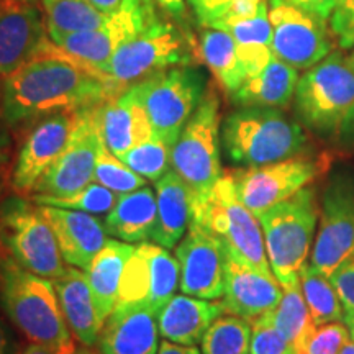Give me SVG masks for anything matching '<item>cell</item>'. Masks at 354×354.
Returning a JSON list of instances; mask_svg holds the SVG:
<instances>
[{"label":"cell","instance_id":"8992f818","mask_svg":"<svg viewBox=\"0 0 354 354\" xmlns=\"http://www.w3.org/2000/svg\"><path fill=\"white\" fill-rule=\"evenodd\" d=\"M353 105L354 68L343 53H330L299 77L294 95L295 117L300 125L322 138H338Z\"/></svg>","mask_w":354,"mask_h":354},{"label":"cell","instance_id":"f35d334b","mask_svg":"<svg viewBox=\"0 0 354 354\" xmlns=\"http://www.w3.org/2000/svg\"><path fill=\"white\" fill-rule=\"evenodd\" d=\"M251 322V354H297L289 339L279 331L268 313Z\"/></svg>","mask_w":354,"mask_h":354},{"label":"cell","instance_id":"b9f144b4","mask_svg":"<svg viewBox=\"0 0 354 354\" xmlns=\"http://www.w3.org/2000/svg\"><path fill=\"white\" fill-rule=\"evenodd\" d=\"M330 281L342 299L344 313L354 312V256L331 274Z\"/></svg>","mask_w":354,"mask_h":354},{"label":"cell","instance_id":"f546056e","mask_svg":"<svg viewBox=\"0 0 354 354\" xmlns=\"http://www.w3.org/2000/svg\"><path fill=\"white\" fill-rule=\"evenodd\" d=\"M202 63L214 74L227 94H234L246 81L234 38L225 30L205 28L198 38Z\"/></svg>","mask_w":354,"mask_h":354},{"label":"cell","instance_id":"d590c367","mask_svg":"<svg viewBox=\"0 0 354 354\" xmlns=\"http://www.w3.org/2000/svg\"><path fill=\"white\" fill-rule=\"evenodd\" d=\"M171 146L159 140L158 136L133 146L127 153H123L120 159L125 165L143 176L145 179L156 183L166 174L171 167Z\"/></svg>","mask_w":354,"mask_h":354},{"label":"cell","instance_id":"91938a15","mask_svg":"<svg viewBox=\"0 0 354 354\" xmlns=\"http://www.w3.org/2000/svg\"><path fill=\"white\" fill-rule=\"evenodd\" d=\"M26 2H37V0H26Z\"/></svg>","mask_w":354,"mask_h":354},{"label":"cell","instance_id":"836d02e7","mask_svg":"<svg viewBox=\"0 0 354 354\" xmlns=\"http://www.w3.org/2000/svg\"><path fill=\"white\" fill-rule=\"evenodd\" d=\"M202 354H251V322L221 315L212 323L201 342Z\"/></svg>","mask_w":354,"mask_h":354},{"label":"cell","instance_id":"74e56055","mask_svg":"<svg viewBox=\"0 0 354 354\" xmlns=\"http://www.w3.org/2000/svg\"><path fill=\"white\" fill-rule=\"evenodd\" d=\"M216 30L228 32L240 46H271L272 26L269 21L268 2L261 7V10L254 17L228 21V24L220 25Z\"/></svg>","mask_w":354,"mask_h":354},{"label":"cell","instance_id":"8d00e7d4","mask_svg":"<svg viewBox=\"0 0 354 354\" xmlns=\"http://www.w3.org/2000/svg\"><path fill=\"white\" fill-rule=\"evenodd\" d=\"M94 183H99L118 196H123V194L145 187L149 180L130 169L120 158L115 156L107 146L102 143L95 162Z\"/></svg>","mask_w":354,"mask_h":354},{"label":"cell","instance_id":"c3c4849f","mask_svg":"<svg viewBox=\"0 0 354 354\" xmlns=\"http://www.w3.org/2000/svg\"><path fill=\"white\" fill-rule=\"evenodd\" d=\"M338 141L343 148L346 149H354V105L349 110V113L344 118L342 130H339Z\"/></svg>","mask_w":354,"mask_h":354},{"label":"cell","instance_id":"681fc988","mask_svg":"<svg viewBox=\"0 0 354 354\" xmlns=\"http://www.w3.org/2000/svg\"><path fill=\"white\" fill-rule=\"evenodd\" d=\"M158 354H202L197 346H187V344L172 343L169 339H162L159 343Z\"/></svg>","mask_w":354,"mask_h":354},{"label":"cell","instance_id":"9a60e30c","mask_svg":"<svg viewBox=\"0 0 354 354\" xmlns=\"http://www.w3.org/2000/svg\"><path fill=\"white\" fill-rule=\"evenodd\" d=\"M179 282V263L169 250L156 243H138L123 271L117 307L141 304L158 313L174 297Z\"/></svg>","mask_w":354,"mask_h":354},{"label":"cell","instance_id":"7dc6e473","mask_svg":"<svg viewBox=\"0 0 354 354\" xmlns=\"http://www.w3.org/2000/svg\"><path fill=\"white\" fill-rule=\"evenodd\" d=\"M162 15L172 20L183 21L187 15V0H154Z\"/></svg>","mask_w":354,"mask_h":354},{"label":"cell","instance_id":"f1b7e54d","mask_svg":"<svg viewBox=\"0 0 354 354\" xmlns=\"http://www.w3.org/2000/svg\"><path fill=\"white\" fill-rule=\"evenodd\" d=\"M135 245L120 240H109L86 269V276L94 295L102 320H107L117 307L118 290L125 266Z\"/></svg>","mask_w":354,"mask_h":354},{"label":"cell","instance_id":"ee69618b","mask_svg":"<svg viewBox=\"0 0 354 354\" xmlns=\"http://www.w3.org/2000/svg\"><path fill=\"white\" fill-rule=\"evenodd\" d=\"M266 2H268V0H232L227 8V12H225V15L221 17V19L212 26V28H218L220 25L228 24V21H233V20H243V19H250V17H254Z\"/></svg>","mask_w":354,"mask_h":354},{"label":"cell","instance_id":"7bdbcfd3","mask_svg":"<svg viewBox=\"0 0 354 354\" xmlns=\"http://www.w3.org/2000/svg\"><path fill=\"white\" fill-rule=\"evenodd\" d=\"M232 0H187L194 19L202 28H212L225 15Z\"/></svg>","mask_w":354,"mask_h":354},{"label":"cell","instance_id":"ffe728a7","mask_svg":"<svg viewBox=\"0 0 354 354\" xmlns=\"http://www.w3.org/2000/svg\"><path fill=\"white\" fill-rule=\"evenodd\" d=\"M282 297V286L274 274L258 271L225 250V312L246 320L271 312Z\"/></svg>","mask_w":354,"mask_h":354},{"label":"cell","instance_id":"60d3db41","mask_svg":"<svg viewBox=\"0 0 354 354\" xmlns=\"http://www.w3.org/2000/svg\"><path fill=\"white\" fill-rule=\"evenodd\" d=\"M330 28L343 50L354 44V0H338L333 15L330 17Z\"/></svg>","mask_w":354,"mask_h":354},{"label":"cell","instance_id":"bcb514c9","mask_svg":"<svg viewBox=\"0 0 354 354\" xmlns=\"http://www.w3.org/2000/svg\"><path fill=\"white\" fill-rule=\"evenodd\" d=\"M12 161V136L10 128L0 117V187L6 180L7 171Z\"/></svg>","mask_w":354,"mask_h":354},{"label":"cell","instance_id":"d4e9b609","mask_svg":"<svg viewBox=\"0 0 354 354\" xmlns=\"http://www.w3.org/2000/svg\"><path fill=\"white\" fill-rule=\"evenodd\" d=\"M154 190L158 215L151 240L166 250H174L194 220L196 192L174 169L156 180Z\"/></svg>","mask_w":354,"mask_h":354},{"label":"cell","instance_id":"816d5d0a","mask_svg":"<svg viewBox=\"0 0 354 354\" xmlns=\"http://www.w3.org/2000/svg\"><path fill=\"white\" fill-rule=\"evenodd\" d=\"M20 354H56V353L50 348L43 346V344L32 343V344H28V346H26Z\"/></svg>","mask_w":354,"mask_h":354},{"label":"cell","instance_id":"4dcf8cb0","mask_svg":"<svg viewBox=\"0 0 354 354\" xmlns=\"http://www.w3.org/2000/svg\"><path fill=\"white\" fill-rule=\"evenodd\" d=\"M50 39L94 30L107 19L91 0H39Z\"/></svg>","mask_w":354,"mask_h":354},{"label":"cell","instance_id":"6f0895ef","mask_svg":"<svg viewBox=\"0 0 354 354\" xmlns=\"http://www.w3.org/2000/svg\"><path fill=\"white\" fill-rule=\"evenodd\" d=\"M2 97H3V77L0 76V112H2ZM2 117V115H0Z\"/></svg>","mask_w":354,"mask_h":354},{"label":"cell","instance_id":"83f0119b","mask_svg":"<svg viewBox=\"0 0 354 354\" xmlns=\"http://www.w3.org/2000/svg\"><path fill=\"white\" fill-rule=\"evenodd\" d=\"M297 82V69L274 56L259 74L243 82L232 99L238 107L286 109L294 99Z\"/></svg>","mask_w":354,"mask_h":354},{"label":"cell","instance_id":"277c9868","mask_svg":"<svg viewBox=\"0 0 354 354\" xmlns=\"http://www.w3.org/2000/svg\"><path fill=\"white\" fill-rule=\"evenodd\" d=\"M198 63H202L198 43L189 30L180 21L158 15L143 32L115 51L104 73L128 87L161 71Z\"/></svg>","mask_w":354,"mask_h":354},{"label":"cell","instance_id":"f6af8a7d","mask_svg":"<svg viewBox=\"0 0 354 354\" xmlns=\"http://www.w3.org/2000/svg\"><path fill=\"white\" fill-rule=\"evenodd\" d=\"M287 2L326 21L333 15L338 0H287Z\"/></svg>","mask_w":354,"mask_h":354},{"label":"cell","instance_id":"7402d4cb","mask_svg":"<svg viewBox=\"0 0 354 354\" xmlns=\"http://www.w3.org/2000/svg\"><path fill=\"white\" fill-rule=\"evenodd\" d=\"M102 354H158V313L141 304L115 307L102 326Z\"/></svg>","mask_w":354,"mask_h":354},{"label":"cell","instance_id":"484cf974","mask_svg":"<svg viewBox=\"0 0 354 354\" xmlns=\"http://www.w3.org/2000/svg\"><path fill=\"white\" fill-rule=\"evenodd\" d=\"M225 313L218 300L174 295L158 312L159 335L172 343L197 346L216 318Z\"/></svg>","mask_w":354,"mask_h":354},{"label":"cell","instance_id":"9c48e42d","mask_svg":"<svg viewBox=\"0 0 354 354\" xmlns=\"http://www.w3.org/2000/svg\"><path fill=\"white\" fill-rule=\"evenodd\" d=\"M128 87L148 113L154 135L172 148L201 104L207 81L197 66H177Z\"/></svg>","mask_w":354,"mask_h":354},{"label":"cell","instance_id":"7a4b0ae2","mask_svg":"<svg viewBox=\"0 0 354 354\" xmlns=\"http://www.w3.org/2000/svg\"><path fill=\"white\" fill-rule=\"evenodd\" d=\"M0 304L30 343L56 354L77 351L51 279L26 271L8 256L0 259Z\"/></svg>","mask_w":354,"mask_h":354},{"label":"cell","instance_id":"8fae6325","mask_svg":"<svg viewBox=\"0 0 354 354\" xmlns=\"http://www.w3.org/2000/svg\"><path fill=\"white\" fill-rule=\"evenodd\" d=\"M333 158L328 153L318 156H299L258 167H243L233 172V180L241 202L256 216L287 201L325 174Z\"/></svg>","mask_w":354,"mask_h":354},{"label":"cell","instance_id":"603a6c76","mask_svg":"<svg viewBox=\"0 0 354 354\" xmlns=\"http://www.w3.org/2000/svg\"><path fill=\"white\" fill-rule=\"evenodd\" d=\"M95 112L102 141L118 158L156 136L148 113L130 87L97 105Z\"/></svg>","mask_w":354,"mask_h":354},{"label":"cell","instance_id":"1f68e13d","mask_svg":"<svg viewBox=\"0 0 354 354\" xmlns=\"http://www.w3.org/2000/svg\"><path fill=\"white\" fill-rule=\"evenodd\" d=\"M274 326L294 344L297 353L307 342V338L315 330V323L310 315L300 287V279L282 286V297L276 308L268 312Z\"/></svg>","mask_w":354,"mask_h":354},{"label":"cell","instance_id":"3957f363","mask_svg":"<svg viewBox=\"0 0 354 354\" xmlns=\"http://www.w3.org/2000/svg\"><path fill=\"white\" fill-rule=\"evenodd\" d=\"M220 138L230 162L241 167L284 161L304 154L308 146L302 125L269 107L234 110L223 120Z\"/></svg>","mask_w":354,"mask_h":354},{"label":"cell","instance_id":"4fadbf2b","mask_svg":"<svg viewBox=\"0 0 354 354\" xmlns=\"http://www.w3.org/2000/svg\"><path fill=\"white\" fill-rule=\"evenodd\" d=\"M354 256V183L336 177L323 194L308 263L330 277Z\"/></svg>","mask_w":354,"mask_h":354},{"label":"cell","instance_id":"30bf717a","mask_svg":"<svg viewBox=\"0 0 354 354\" xmlns=\"http://www.w3.org/2000/svg\"><path fill=\"white\" fill-rule=\"evenodd\" d=\"M220 100L207 88L171 149V167L203 198L223 176L220 162Z\"/></svg>","mask_w":354,"mask_h":354},{"label":"cell","instance_id":"ac0fdd59","mask_svg":"<svg viewBox=\"0 0 354 354\" xmlns=\"http://www.w3.org/2000/svg\"><path fill=\"white\" fill-rule=\"evenodd\" d=\"M174 253L180 268L183 294L207 300L223 297L225 248L218 238L192 220Z\"/></svg>","mask_w":354,"mask_h":354},{"label":"cell","instance_id":"5b68a950","mask_svg":"<svg viewBox=\"0 0 354 354\" xmlns=\"http://www.w3.org/2000/svg\"><path fill=\"white\" fill-rule=\"evenodd\" d=\"M315 190L304 187L295 196L277 203L258 216L264 234L266 254L279 284L299 279L300 268L307 263L318 228Z\"/></svg>","mask_w":354,"mask_h":354},{"label":"cell","instance_id":"2e32d148","mask_svg":"<svg viewBox=\"0 0 354 354\" xmlns=\"http://www.w3.org/2000/svg\"><path fill=\"white\" fill-rule=\"evenodd\" d=\"M81 110H63L28 125L12 167V187L20 196H32L35 185L63 153Z\"/></svg>","mask_w":354,"mask_h":354},{"label":"cell","instance_id":"d6986e66","mask_svg":"<svg viewBox=\"0 0 354 354\" xmlns=\"http://www.w3.org/2000/svg\"><path fill=\"white\" fill-rule=\"evenodd\" d=\"M50 39L43 10L26 0H0V76L28 63Z\"/></svg>","mask_w":354,"mask_h":354},{"label":"cell","instance_id":"f5cc1de1","mask_svg":"<svg viewBox=\"0 0 354 354\" xmlns=\"http://www.w3.org/2000/svg\"><path fill=\"white\" fill-rule=\"evenodd\" d=\"M8 346H10V343H8L7 331L2 326V323H0V354H7L8 353Z\"/></svg>","mask_w":354,"mask_h":354},{"label":"cell","instance_id":"e575fe53","mask_svg":"<svg viewBox=\"0 0 354 354\" xmlns=\"http://www.w3.org/2000/svg\"><path fill=\"white\" fill-rule=\"evenodd\" d=\"M38 205H53L61 209L86 212V214L95 216H107L113 207L117 205L118 194L99 183H91L86 187L68 194V196H43V194H33L28 196Z\"/></svg>","mask_w":354,"mask_h":354},{"label":"cell","instance_id":"e0dca14e","mask_svg":"<svg viewBox=\"0 0 354 354\" xmlns=\"http://www.w3.org/2000/svg\"><path fill=\"white\" fill-rule=\"evenodd\" d=\"M97 105L79 112L76 127L71 138L56 159L55 165L44 172L33 194L43 196H68L94 183V171L102 141L97 123ZM32 194V196H33Z\"/></svg>","mask_w":354,"mask_h":354},{"label":"cell","instance_id":"ab89813d","mask_svg":"<svg viewBox=\"0 0 354 354\" xmlns=\"http://www.w3.org/2000/svg\"><path fill=\"white\" fill-rule=\"evenodd\" d=\"M351 338L344 322H333L315 326L297 354H339Z\"/></svg>","mask_w":354,"mask_h":354},{"label":"cell","instance_id":"db71d44e","mask_svg":"<svg viewBox=\"0 0 354 354\" xmlns=\"http://www.w3.org/2000/svg\"><path fill=\"white\" fill-rule=\"evenodd\" d=\"M343 322L346 323V326H348V330H349V335H351V338L354 339V312H346V313H344Z\"/></svg>","mask_w":354,"mask_h":354},{"label":"cell","instance_id":"7c38bea8","mask_svg":"<svg viewBox=\"0 0 354 354\" xmlns=\"http://www.w3.org/2000/svg\"><path fill=\"white\" fill-rule=\"evenodd\" d=\"M154 0H122L118 8L94 30L51 39L69 56L104 71L115 51L136 37L159 15Z\"/></svg>","mask_w":354,"mask_h":354},{"label":"cell","instance_id":"9f6ffc18","mask_svg":"<svg viewBox=\"0 0 354 354\" xmlns=\"http://www.w3.org/2000/svg\"><path fill=\"white\" fill-rule=\"evenodd\" d=\"M74 354H102V351H100V349L97 351V349H94V346H84L81 349H77V351Z\"/></svg>","mask_w":354,"mask_h":354},{"label":"cell","instance_id":"4316f807","mask_svg":"<svg viewBox=\"0 0 354 354\" xmlns=\"http://www.w3.org/2000/svg\"><path fill=\"white\" fill-rule=\"evenodd\" d=\"M156 215V190L145 185L118 197L117 205L105 216L104 223L109 236L138 245V243L151 240Z\"/></svg>","mask_w":354,"mask_h":354},{"label":"cell","instance_id":"6da1fadb","mask_svg":"<svg viewBox=\"0 0 354 354\" xmlns=\"http://www.w3.org/2000/svg\"><path fill=\"white\" fill-rule=\"evenodd\" d=\"M125 88L104 71L69 56L48 39L28 63L3 77L0 115L15 130L63 110L95 107Z\"/></svg>","mask_w":354,"mask_h":354},{"label":"cell","instance_id":"cb8c5ba5","mask_svg":"<svg viewBox=\"0 0 354 354\" xmlns=\"http://www.w3.org/2000/svg\"><path fill=\"white\" fill-rule=\"evenodd\" d=\"M53 284L71 333L84 346H95L105 322L97 310L86 271L66 266L63 274L57 276Z\"/></svg>","mask_w":354,"mask_h":354},{"label":"cell","instance_id":"ba28073f","mask_svg":"<svg viewBox=\"0 0 354 354\" xmlns=\"http://www.w3.org/2000/svg\"><path fill=\"white\" fill-rule=\"evenodd\" d=\"M0 246L26 271L51 281L66 269L50 223L26 196L8 197L0 203Z\"/></svg>","mask_w":354,"mask_h":354},{"label":"cell","instance_id":"52a82bcc","mask_svg":"<svg viewBox=\"0 0 354 354\" xmlns=\"http://www.w3.org/2000/svg\"><path fill=\"white\" fill-rule=\"evenodd\" d=\"M194 221L218 238L225 250L238 259L258 271L274 274L258 216L241 202L232 174L221 176L205 197L196 201Z\"/></svg>","mask_w":354,"mask_h":354},{"label":"cell","instance_id":"f907efd6","mask_svg":"<svg viewBox=\"0 0 354 354\" xmlns=\"http://www.w3.org/2000/svg\"><path fill=\"white\" fill-rule=\"evenodd\" d=\"M91 2L94 3L100 12L107 13L109 15V13H112L115 8H118V6L122 3V0H91Z\"/></svg>","mask_w":354,"mask_h":354},{"label":"cell","instance_id":"5bb4252c","mask_svg":"<svg viewBox=\"0 0 354 354\" xmlns=\"http://www.w3.org/2000/svg\"><path fill=\"white\" fill-rule=\"evenodd\" d=\"M272 53L295 69H310L333 50L325 20L287 0H269Z\"/></svg>","mask_w":354,"mask_h":354},{"label":"cell","instance_id":"d6a6232c","mask_svg":"<svg viewBox=\"0 0 354 354\" xmlns=\"http://www.w3.org/2000/svg\"><path fill=\"white\" fill-rule=\"evenodd\" d=\"M299 279L310 315H312V320L317 326L333 322H343L344 308L342 299L331 284L330 277L317 271L307 261L300 268Z\"/></svg>","mask_w":354,"mask_h":354},{"label":"cell","instance_id":"11a10c76","mask_svg":"<svg viewBox=\"0 0 354 354\" xmlns=\"http://www.w3.org/2000/svg\"><path fill=\"white\" fill-rule=\"evenodd\" d=\"M339 354H354V339L353 338L348 339L342 351H339Z\"/></svg>","mask_w":354,"mask_h":354},{"label":"cell","instance_id":"44dd1931","mask_svg":"<svg viewBox=\"0 0 354 354\" xmlns=\"http://www.w3.org/2000/svg\"><path fill=\"white\" fill-rule=\"evenodd\" d=\"M38 207L55 233L64 263L86 271L109 241L104 221L86 212L53 205Z\"/></svg>","mask_w":354,"mask_h":354},{"label":"cell","instance_id":"680465c9","mask_svg":"<svg viewBox=\"0 0 354 354\" xmlns=\"http://www.w3.org/2000/svg\"><path fill=\"white\" fill-rule=\"evenodd\" d=\"M351 64H353V68H354V53H353V57H351Z\"/></svg>","mask_w":354,"mask_h":354}]
</instances>
